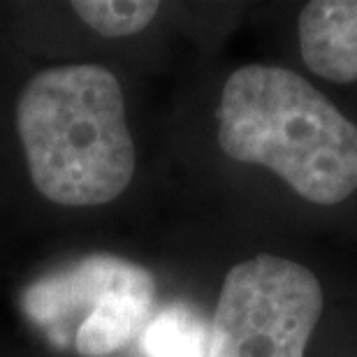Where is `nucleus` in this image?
<instances>
[{
    "label": "nucleus",
    "mask_w": 357,
    "mask_h": 357,
    "mask_svg": "<svg viewBox=\"0 0 357 357\" xmlns=\"http://www.w3.org/2000/svg\"><path fill=\"white\" fill-rule=\"evenodd\" d=\"M218 144L311 204L337 206L357 192V123L290 68L244 66L227 77Z\"/></svg>",
    "instance_id": "f257e3e1"
},
{
    "label": "nucleus",
    "mask_w": 357,
    "mask_h": 357,
    "mask_svg": "<svg viewBox=\"0 0 357 357\" xmlns=\"http://www.w3.org/2000/svg\"><path fill=\"white\" fill-rule=\"evenodd\" d=\"M17 130L35 188L56 204H107L132 181L123 91L105 66L35 75L17 100Z\"/></svg>",
    "instance_id": "f03ea898"
},
{
    "label": "nucleus",
    "mask_w": 357,
    "mask_h": 357,
    "mask_svg": "<svg viewBox=\"0 0 357 357\" xmlns=\"http://www.w3.org/2000/svg\"><path fill=\"white\" fill-rule=\"evenodd\" d=\"M153 274L116 255H86L40 276L21 295V311L54 346L79 357H109L151 320Z\"/></svg>",
    "instance_id": "7ed1b4c3"
},
{
    "label": "nucleus",
    "mask_w": 357,
    "mask_h": 357,
    "mask_svg": "<svg viewBox=\"0 0 357 357\" xmlns=\"http://www.w3.org/2000/svg\"><path fill=\"white\" fill-rule=\"evenodd\" d=\"M323 309V283L306 265L271 253L248 258L223 281L206 357H304Z\"/></svg>",
    "instance_id": "20e7f679"
},
{
    "label": "nucleus",
    "mask_w": 357,
    "mask_h": 357,
    "mask_svg": "<svg viewBox=\"0 0 357 357\" xmlns=\"http://www.w3.org/2000/svg\"><path fill=\"white\" fill-rule=\"evenodd\" d=\"M299 54L320 79L357 82V0H313L297 19Z\"/></svg>",
    "instance_id": "39448f33"
},
{
    "label": "nucleus",
    "mask_w": 357,
    "mask_h": 357,
    "mask_svg": "<svg viewBox=\"0 0 357 357\" xmlns=\"http://www.w3.org/2000/svg\"><path fill=\"white\" fill-rule=\"evenodd\" d=\"M144 357H206L209 325L183 304H172L149 320L139 334Z\"/></svg>",
    "instance_id": "423d86ee"
},
{
    "label": "nucleus",
    "mask_w": 357,
    "mask_h": 357,
    "mask_svg": "<svg viewBox=\"0 0 357 357\" xmlns=\"http://www.w3.org/2000/svg\"><path fill=\"white\" fill-rule=\"evenodd\" d=\"M158 7V3H146V0H135V3L77 0V3H73L77 17L105 38H126V35L144 31L155 19Z\"/></svg>",
    "instance_id": "0eeeda50"
}]
</instances>
